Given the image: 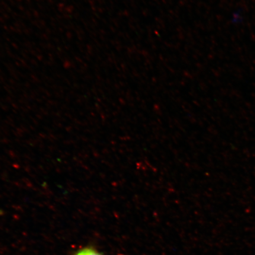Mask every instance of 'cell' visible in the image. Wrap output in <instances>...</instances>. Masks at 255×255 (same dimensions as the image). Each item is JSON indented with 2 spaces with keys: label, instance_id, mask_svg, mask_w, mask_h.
Here are the masks:
<instances>
[{
  "label": "cell",
  "instance_id": "6da1fadb",
  "mask_svg": "<svg viewBox=\"0 0 255 255\" xmlns=\"http://www.w3.org/2000/svg\"><path fill=\"white\" fill-rule=\"evenodd\" d=\"M73 255H104L93 247H86L79 249Z\"/></svg>",
  "mask_w": 255,
  "mask_h": 255
}]
</instances>
